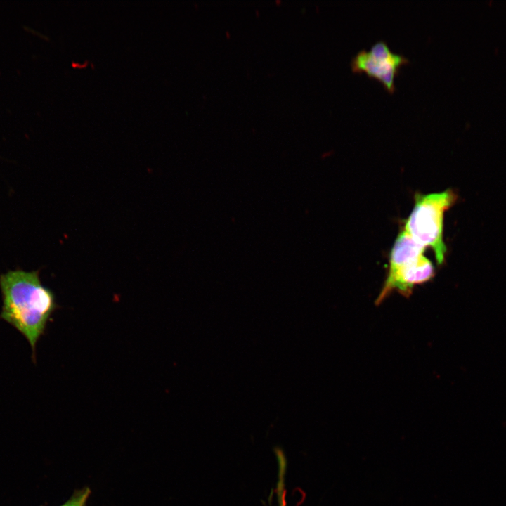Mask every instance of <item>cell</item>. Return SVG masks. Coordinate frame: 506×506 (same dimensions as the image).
Segmentation results:
<instances>
[{"label": "cell", "instance_id": "obj_6", "mask_svg": "<svg viewBox=\"0 0 506 506\" xmlns=\"http://www.w3.org/2000/svg\"><path fill=\"white\" fill-rule=\"evenodd\" d=\"M281 506H285L284 504H282Z\"/></svg>", "mask_w": 506, "mask_h": 506}, {"label": "cell", "instance_id": "obj_5", "mask_svg": "<svg viewBox=\"0 0 506 506\" xmlns=\"http://www.w3.org/2000/svg\"><path fill=\"white\" fill-rule=\"evenodd\" d=\"M90 494L91 489L87 486L76 490L72 496L60 506H86Z\"/></svg>", "mask_w": 506, "mask_h": 506}, {"label": "cell", "instance_id": "obj_4", "mask_svg": "<svg viewBox=\"0 0 506 506\" xmlns=\"http://www.w3.org/2000/svg\"><path fill=\"white\" fill-rule=\"evenodd\" d=\"M409 60L402 54L393 52L387 44L379 40L367 51H359L351 60L355 72H365L368 76L379 80L390 93L395 90L394 78L401 66Z\"/></svg>", "mask_w": 506, "mask_h": 506}, {"label": "cell", "instance_id": "obj_2", "mask_svg": "<svg viewBox=\"0 0 506 506\" xmlns=\"http://www.w3.org/2000/svg\"><path fill=\"white\" fill-rule=\"evenodd\" d=\"M424 249L403 230L398 234L390 253L388 275L377 297V305L394 290L408 297L415 285L433 278L434 266L424 256Z\"/></svg>", "mask_w": 506, "mask_h": 506}, {"label": "cell", "instance_id": "obj_3", "mask_svg": "<svg viewBox=\"0 0 506 506\" xmlns=\"http://www.w3.org/2000/svg\"><path fill=\"white\" fill-rule=\"evenodd\" d=\"M455 198L450 190L415 195L413 209L404 225L403 230L416 242L432 248L439 264L443 262L446 252L443 234L444 213Z\"/></svg>", "mask_w": 506, "mask_h": 506}, {"label": "cell", "instance_id": "obj_1", "mask_svg": "<svg viewBox=\"0 0 506 506\" xmlns=\"http://www.w3.org/2000/svg\"><path fill=\"white\" fill-rule=\"evenodd\" d=\"M0 318L26 338L35 360L37 343L57 309L55 294L41 283L39 271H8L0 275Z\"/></svg>", "mask_w": 506, "mask_h": 506}]
</instances>
